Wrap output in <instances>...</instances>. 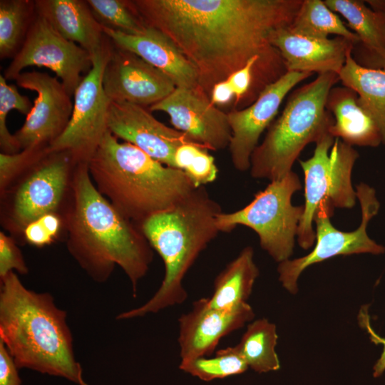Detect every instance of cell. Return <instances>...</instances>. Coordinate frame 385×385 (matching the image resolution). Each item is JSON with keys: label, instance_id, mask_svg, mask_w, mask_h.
Wrapping results in <instances>:
<instances>
[{"label": "cell", "instance_id": "cell-1", "mask_svg": "<svg viewBox=\"0 0 385 385\" xmlns=\"http://www.w3.org/2000/svg\"><path fill=\"white\" fill-rule=\"evenodd\" d=\"M147 26L167 35L195 68L208 95L259 56L287 71L272 34L289 26L303 0H133Z\"/></svg>", "mask_w": 385, "mask_h": 385}, {"label": "cell", "instance_id": "cell-2", "mask_svg": "<svg viewBox=\"0 0 385 385\" xmlns=\"http://www.w3.org/2000/svg\"><path fill=\"white\" fill-rule=\"evenodd\" d=\"M61 215L67 249L86 273L103 283L115 266L130 282L136 297L139 282L147 274L153 250L139 226L123 215L97 190L88 163H78Z\"/></svg>", "mask_w": 385, "mask_h": 385}, {"label": "cell", "instance_id": "cell-3", "mask_svg": "<svg viewBox=\"0 0 385 385\" xmlns=\"http://www.w3.org/2000/svg\"><path fill=\"white\" fill-rule=\"evenodd\" d=\"M0 340L18 369L88 385L75 357L66 312L50 293L27 289L14 272L1 278Z\"/></svg>", "mask_w": 385, "mask_h": 385}, {"label": "cell", "instance_id": "cell-4", "mask_svg": "<svg viewBox=\"0 0 385 385\" xmlns=\"http://www.w3.org/2000/svg\"><path fill=\"white\" fill-rule=\"evenodd\" d=\"M88 168L100 193L139 227L196 188L183 170L162 164L130 143L120 142L109 130Z\"/></svg>", "mask_w": 385, "mask_h": 385}, {"label": "cell", "instance_id": "cell-5", "mask_svg": "<svg viewBox=\"0 0 385 385\" xmlns=\"http://www.w3.org/2000/svg\"><path fill=\"white\" fill-rule=\"evenodd\" d=\"M222 212L220 205L204 186H200L174 207L141 223L142 232L163 260L164 277L150 299L138 307L120 313L116 319L157 313L187 299L183 281L200 253L220 232L217 217Z\"/></svg>", "mask_w": 385, "mask_h": 385}, {"label": "cell", "instance_id": "cell-6", "mask_svg": "<svg viewBox=\"0 0 385 385\" xmlns=\"http://www.w3.org/2000/svg\"><path fill=\"white\" fill-rule=\"evenodd\" d=\"M339 81L335 73L319 74L310 83L294 91L279 118L251 157L250 174L271 181L282 179L292 170L304 148L329 133L334 123L326 108L331 88Z\"/></svg>", "mask_w": 385, "mask_h": 385}, {"label": "cell", "instance_id": "cell-7", "mask_svg": "<svg viewBox=\"0 0 385 385\" xmlns=\"http://www.w3.org/2000/svg\"><path fill=\"white\" fill-rule=\"evenodd\" d=\"M77 163L68 152L49 149L1 193L3 227L22 240L29 223L48 213H60Z\"/></svg>", "mask_w": 385, "mask_h": 385}, {"label": "cell", "instance_id": "cell-8", "mask_svg": "<svg viewBox=\"0 0 385 385\" xmlns=\"http://www.w3.org/2000/svg\"><path fill=\"white\" fill-rule=\"evenodd\" d=\"M301 188L299 178L293 171L271 181L244 207L220 213L217 217L220 232H230L239 225L247 227L257 234L261 247L274 261L280 263L289 260L303 212V205H293L292 197Z\"/></svg>", "mask_w": 385, "mask_h": 385}, {"label": "cell", "instance_id": "cell-9", "mask_svg": "<svg viewBox=\"0 0 385 385\" xmlns=\"http://www.w3.org/2000/svg\"><path fill=\"white\" fill-rule=\"evenodd\" d=\"M315 145L313 155L299 160L304 175V204L297 237L304 250L315 242L313 222L322 203L333 210L351 208L357 198L351 184L352 169L359 158L356 150L330 133Z\"/></svg>", "mask_w": 385, "mask_h": 385}, {"label": "cell", "instance_id": "cell-10", "mask_svg": "<svg viewBox=\"0 0 385 385\" xmlns=\"http://www.w3.org/2000/svg\"><path fill=\"white\" fill-rule=\"evenodd\" d=\"M356 189L361 209V222L356 230L344 232L335 228L329 220L334 210L325 203L321 204L314 218L316 230L313 250L304 257L279 263V281L289 293L297 292L299 275L312 265L338 255H379L385 252V247L371 240L366 232L369 221L377 214L380 206L376 192L364 183L357 185Z\"/></svg>", "mask_w": 385, "mask_h": 385}, {"label": "cell", "instance_id": "cell-11", "mask_svg": "<svg viewBox=\"0 0 385 385\" xmlns=\"http://www.w3.org/2000/svg\"><path fill=\"white\" fill-rule=\"evenodd\" d=\"M113 43L108 38L103 48L93 56V66L73 94V108L64 132L50 145L52 151H67L77 163H88L108 130L111 101L103 86V74Z\"/></svg>", "mask_w": 385, "mask_h": 385}, {"label": "cell", "instance_id": "cell-12", "mask_svg": "<svg viewBox=\"0 0 385 385\" xmlns=\"http://www.w3.org/2000/svg\"><path fill=\"white\" fill-rule=\"evenodd\" d=\"M93 66L92 56L79 45L67 40L42 16H36L26 39L4 72L6 80H16L29 66L54 72L72 96Z\"/></svg>", "mask_w": 385, "mask_h": 385}, {"label": "cell", "instance_id": "cell-13", "mask_svg": "<svg viewBox=\"0 0 385 385\" xmlns=\"http://www.w3.org/2000/svg\"><path fill=\"white\" fill-rule=\"evenodd\" d=\"M16 84L36 93L23 125L14 134L21 150L49 146L66 130L73 102L61 81L47 73L22 72Z\"/></svg>", "mask_w": 385, "mask_h": 385}, {"label": "cell", "instance_id": "cell-14", "mask_svg": "<svg viewBox=\"0 0 385 385\" xmlns=\"http://www.w3.org/2000/svg\"><path fill=\"white\" fill-rule=\"evenodd\" d=\"M148 109L167 113L175 129L208 150L229 147L232 134L227 113L217 108L200 86L176 87Z\"/></svg>", "mask_w": 385, "mask_h": 385}, {"label": "cell", "instance_id": "cell-15", "mask_svg": "<svg viewBox=\"0 0 385 385\" xmlns=\"http://www.w3.org/2000/svg\"><path fill=\"white\" fill-rule=\"evenodd\" d=\"M312 73L287 71L267 85L247 108L227 113L231 129L229 150L232 163L240 172L250 168L251 157L259 139L268 128L289 91Z\"/></svg>", "mask_w": 385, "mask_h": 385}, {"label": "cell", "instance_id": "cell-16", "mask_svg": "<svg viewBox=\"0 0 385 385\" xmlns=\"http://www.w3.org/2000/svg\"><path fill=\"white\" fill-rule=\"evenodd\" d=\"M103 86L111 103H130L143 107L158 103L176 88L164 73L113 43L104 68Z\"/></svg>", "mask_w": 385, "mask_h": 385}, {"label": "cell", "instance_id": "cell-17", "mask_svg": "<svg viewBox=\"0 0 385 385\" xmlns=\"http://www.w3.org/2000/svg\"><path fill=\"white\" fill-rule=\"evenodd\" d=\"M254 317V311L247 302L218 309L208 305L207 297L195 301L192 309L178 319V342L181 360L211 354L222 337L242 328Z\"/></svg>", "mask_w": 385, "mask_h": 385}, {"label": "cell", "instance_id": "cell-18", "mask_svg": "<svg viewBox=\"0 0 385 385\" xmlns=\"http://www.w3.org/2000/svg\"><path fill=\"white\" fill-rule=\"evenodd\" d=\"M108 127L117 138L135 145L172 168H175L174 153L177 148L192 142L183 133L157 120L146 107L130 103H111Z\"/></svg>", "mask_w": 385, "mask_h": 385}, {"label": "cell", "instance_id": "cell-19", "mask_svg": "<svg viewBox=\"0 0 385 385\" xmlns=\"http://www.w3.org/2000/svg\"><path fill=\"white\" fill-rule=\"evenodd\" d=\"M270 43L281 55L287 71L339 75L348 52L355 45L341 36L319 39L292 31L288 26L276 30Z\"/></svg>", "mask_w": 385, "mask_h": 385}, {"label": "cell", "instance_id": "cell-20", "mask_svg": "<svg viewBox=\"0 0 385 385\" xmlns=\"http://www.w3.org/2000/svg\"><path fill=\"white\" fill-rule=\"evenodd\" d=\"M103 30L115 46L136 54L164 73L176 87L199 86L195 68L172 39L160 30L147 26L136 35L103 27Z\"/></svg>", "mask_w": 385, "mask_h": 385}, {"label": "cell", "instance_id": "cell-21", "mask_svg": "<svg viewBox=\"0 0 385 385\" xmlns=\"http://www.w3.org/2000/svg\"><path fill=\"white\" fill-rule=\"evenodd\" d=\"M36 14L63 37L79 45L93 57L108 37L94 17L86 0H36Z\"/></svg>", "mask_w": 385, "mask_h": 385}, {"label": "cell", "instance_id": "cell-22", "mask_svg": "<svg viewBox=\"0 0 385 385\" xmlns=\"http://www.w3.org/2000/svg\"><path fill=\"white\" fill-rule=\"evenodd\" d=\"M326 108L334 118L329 133L334 138L351 146L377 147L382 143L377 125L352 89L333 86L327 98Z\"/></svg>", "mask_w": 385, "mask_h": 385}, {"label": "cell", "instance_id": "cell-23", "mask_svg": "<svg viewBox=\"0 0 385 385\" xmlns=\"http://www.w3.org/2000/svg\"><path fill=\"white\" fill-rule=\"evenodd\" d=\"M259 273L252 247L243 248L216 276L213 292L207 297L208 305L214 309H227L247 302Z\"/></svg>", "mask_w": 385, "mask_h": 385}, {"label": "cell", "instance_id": "cell-24", "mask_svg": "<svg viewBox=\"0 0 385 385\" xmlns=\"http://www.w3.org/2000/svg\"><path fill=\"white\" fill-rule=\"evenodd\" d=\"M327 6L342 15L376 62L385 64V11L375 10L359 0H325Z\"/></svg>", "mask_w": 385, "mask_h": 385}, {"label": "cell", "instance_id": "cell-25", "mask_svg": "<svg viewBox=\"0 0 385 385\" xmlns=\"http://www.w3.org/2000/svg\"><path fill=\"white\" fill-rule=\"evenodd\" d=\"M339 78L342 86L356 93L359 103L377 125L385 144V69L359 64L350 50Z\"/></svg>", "mask_w": 385, "mask_h": 385}, {"label": "cell", "instance_id": "cell-26", "mask_svg": "<svg viewBox=\"0 0 385 385\" xmlns=\"http://www.w3.org/2000/svg\"><path fill=\"white\" fill-rule=\"evenodd\" d=\"M289 28L296 34L319 39L336 35L346 38L354 44L359 38L344 24L337 13L321 0H303Z\"/></svg>", "mask_w": 385, "mask_h": 385}, {"label": "cell", "instance_id": "cell-27", "mask_svg": "<svg viewBox=\"0 0 385 385\" xmlns=\"http://www.w3.org/2000/svg\"><path fill=\"white\" fill-rule=\"evenodd\" d=\"M277 339L275 324L261 318L248 324L237 346L249 367L258 373H265L280 368L275 351Z\"/></svg>", "mask_w": 385, "mask_h": 385}, {"label": "cell", "instance_id": "cell-28", "mask_svg": "<svg viewBox=\"0 0 385 385\" xmlns=\"http://www.w3.org/2000/svg\"><path fill=\"white\" fill-rule=\"evenodd\" d=\"M36 16L33 0L0 1V58H14Z\"/></svg>", "mask_w": 385, "mask_h": 385}, {"label": "cell", "instance_id": "cell-29", "mask_svg": "<svg viewBox=\"0 0 385 385\" xmlns=\"http://www.w3.org/2000/svg\"><path fill=\"white\" fill-rule=\"evenodd\" d=\"M248 365L237 345L216 352L215 356L181 360L179 368L205 381L245 372Z\"/></svg>", "mask_w": 385, "mask_h": 385}, {"label": "cell", "instance_id": "cell-30", "mask_svg": "<svg viewBox=\"0 0 385 385\" xmlns=\"http://www.w3.org/2000/svg\"><path fill=\"white\" fill-rule=\"evenodd\" d=\"M86 2L103 28L130 35L141 34L147 28L133 0H86Z\"/></svg>", "mask_w": 385, "mask_h": 385}, {"label": "cell", "instance_id": "cell-31", "mask_svg": "<svg viewBox=\"0 0 385 385\" xmlns=\"http://www.w3.org/2000/svg\"><path fill=\"white\" fill-rule=\"evenodd\" d=\"M174 164L186 174L196 188L212 183L217 177L218 168L214 157L207 149L192 142L177 148Z\"/></svg>", "mask_w": 385, "mask_h": 385}, {"label": "cell", "instance_id": "cell-32", "mask_svg": "<svg viewBox=\"0 0 385 385\" xmlns=\"http://www.w3.org/2000/svg\"><path fill=\"white\" fill-rule=\"evenodd\" d=\"M6 81L0 75V148L2 153L14 154L21 149L6 126L7 115L12 109L27 115L33 105L29 97L20 94L16 86Z\"/></svg>", "mask_w": 385, "mask_h": 385}, {"label": "cell", "instance_id": "cell-33", "mask_svg": "<svg viewBox=\"0 0 385 385\" xmlns=\"http://www.w3.org/2000/svg\"><path fill=\"white\" fill-rule=\"evenodd\" d=\"M49 150V146L21 150L14 154L0 153V193Z\"/></svg>", "mask_w": 385, "mask_h": 385}, {"label": "cell", "instance_id": "cell-34", "mask_svg": "<svg viewBox=\"0 0 385 385\" xmlns=\"http://www.w3.org/2000/svg\"><path fill=\"white\" fill-rule=\"evenodd\" d=\"M14 270L21 274H26L29 272L15 239L1 231L0 232V279Z\"/></svg>", "mask_w": 385, "mask_h": 385}, {"label": "cell", "instance_id": "cell-35", "mask_svg": "<svg viewBox=\"0 0 385 385\" xmlns=\"http://www.w3.org/2000/svg\"><path fill=\"white\" fill-rule=\"evenodd\" d=\"M18 369L4 344L0 340V385H21Z\"/></svg>", "mask_w": 385, "mask_h": 385}, {"label": "cell", "instance_id": "cell-36", "mask_svg": "<svg viewBox=\"0 0 385 385\" xmlns=\"http://www.w3.org/2000/svg\"><path fill=\"white\" fill-rule=\"evenodd\" d=\"M22 240L36 247L48 245L55 241L38 220L29 223L25 227Z\"/></svg>", "mask_w": 385, "mask_h": 385}, {"label": "cell", "instance_id": "cell-37", "mask_svg": "<svg viewBox=\"0 0 385 385\" xmlns=\"http://www.w3.org/2000/svg\"><path fill=\"white\" fill-rule=\"evenodd\" d=\"M234 97V93L227 79L216 83L210 95V101L215 106L228 103Z\"/></svg>", "mask_w": 385, "mask_h": 385}, {"label": "cell", "instance_id": "cell-38", "mask_svg": "<svg viewBox=\"0 0 385 385\" xmlns=\"http://www.w3.org/2000/svg\"><path fill=\"white\" fill-rule=\"evenodd\" d=\"M367 329L371 335L372 341L377 344H382L384 346L381 355L374 367V376L377 377L385 370V339L381 338L376 335L369 325H367Z\"/></svg>", "mask_w": 385, "mask_h": 385}, {"label": "cell", "instance_id": "cell-39", "mask_svg": "<svg viewBox=\"0 0 385 385\" xmlns=\"http://www.w3.org/2000/svg\"><path fill=\"white\" fill-rule=\"evenodd\" d=\"M383 68V69H385V64L384 65V66H383V68Z\"/></svg>", "mask_w": 385, "mask_h": 385}]
</instances>
